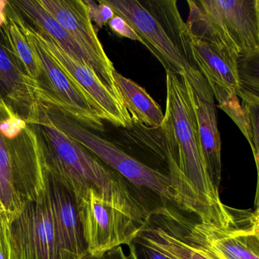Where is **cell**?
<instances>
[{
	"mask_svg": "<svg viewBox=\"0 0 259 259\" xmlns=\"http://www.w3.org/2000/svg\"><path fill=\"white\" fill-rule=\"evenodd\" d=\"M192 36L239 59L259 52V0H188Z\"/></svg>",
	"mask_w": 259,
	"mask_h": 259,
	"instance_id": "4",
	"label": "cell"
},
{
	"mask_svg": "<svg viewBox=\"0 0 259 259\" xmlns=\"http://www.w3.org/2000/svg\"><path fill=\"white\" fill-rule=\"evenodd\" d=\"M109 27L112 29L114 33L122 38H127L132 41H139L143 44L138 33L135 31L134 28L130 25L128 22L122 17L115 15L108 23Z\"/></svg>",
	"mask_w": 259,
	"mask_h": 259,
	"instance_id": "25",
	"label": "cell"
},
{
	"mask_svg": "<svg viewBox=\"0 0 259 259\" xmlns=\"http://www.w3.org/2000/svg\"><path fill=\"white\" fill-rule=\"evenodd\" d=\"M11 235L16 259H62L53 222L50 194L27 202L11 222Z\"/></svg>",
	"mask_w": 259,
	"mask_h": 259,
	"instance_id": "10",
	"label": "cell"
},
{
	"mask_svg": "<svg viewBox=\"0 0 259 259\" xmlns=\"http://www.w3.org/2000/svg\"><path fill=\"white\" fill-rule=\"evenodd\" d=\"M115 86L133 122L150 129L161 128L164 114L161 106L143 87L115 71Z\"/></svg>",
	"mask_w": 259,
	"mask_h": 259,
	"instance_id": "17",
	"label": "cell"
},
{
	"mask_svg": "<svg viewBox=\"0 0 259 259\" xmlns=\"http://www.w3.org/2000/svg\"><path fill=\"white\" fill-rule=\"evenodd\" d=\"M49 194L62 259L81 258L88 251L74 196L50 174Z\"/></svg>",
	"mask_w": 259,
	"mask_h": 259,
	"instance_id": "15",
	"label": "cell"
},
{
	"mask_svg": "<svg viewBox=\"0 0 259 259\" xmlns=\"http://www.w3.org/2000/svg\"><path fill=\"white\" fill-rule=\"evenodd\" d=\"M50 120L74 141L97 157L114 171L121 175L140 193L148 192L160 205H172L181 211V205L167 173L143 164L117 147L113 143L99 136L91 129L63 115L54 108L47 106Z\"/></svg>",
	"mask_w": 259,
	"mask_h": 259,
	"instance_id": "6",
	"label": "cell"
},
{
	"mask_svg": "<svg viewBox=\"0 0 259 259\" xmlns=\"http://www.w3.org/2000/svg\"><path fill=\"white\" fill-rule=\"evenodd\" d=\"M187 236L218 259H259V230L224 228L183 215Z\"/></svg>",
	"mask_w": 259,
	"mask_h": 259,
	"instance_id": "13",
	"label": "cell"
},
{
	"mask_svg": "<svg viewBox=\"0 0 259 259\" xmlns=\"http://www.w3.org/2000/svg\"><path fill=\"white\" fill-rule=\"evenodd\" d=\"M0 85L13 101L30 106L32 109L37 106L38 95L42 86L37 80L24 74L1 47Z\"/></svg>",
	"mask_w": 259,
	"mask_h": 259,
	"instance_id": "18",
	"label": "cell"
},
{
	"mask_svg": "<svg viewBox=\"0 0 259 259\" xmlns=\"http://www.w3.org/2000/svg\"><path fill=\"white\" fill-rule=\"evenodd\" d=\"M7 4H9V2L5 1V0H0V27L4 25L6 21H7L6 11H5Z\"/></svg>",
	"mask_w": 259,
	"mask_h": 259,
	"instance_id": "29",
	"label": "cell"
},
{
	"mask_svg": "<svg viewBox=\"0 0 259 259\" xmlns=\"http://www.w3.org/2000/svg\"><path fill=\"white\" fill-rule=\"evenodd\" d=\"M14 4L36 24L40 32L56 41L73 59L94 70L100 80L121 101L116 86L111 82L101 67L38 1L20 0L14 2Z\"/></svg>",
	"mask_w": 259,
	"mask_h": 259,
	"instance_id": "16",
	"label": "cell"
},
{
	"mask_svg": "<svg viewBox=\"0 0 259 259\" xmlns=\"http://www.w3.org/2000/svg\"><path fill=\"white\" fill-rule=\"evenodd\" d=\"M25 205L15 187L12 154L0 134V211L12 222Z\"/></svg>",
	"mask_w": 259,
	"mask_h": 259,
	"instance_id": "19",
	"label": "cell"
},
{
	"mask_svg": "<svg viewBox=\"0 0 259 259\" xmlns=\"http://www.w3.org/2000/svg\"><path fill=\"white\" fill-rule=\"evenodd\" d=\"M80 259H130V257L126 255L123 248L119 246L106 252L101 256H94L91 254L87 253Z\"/></svg>",
	"mask_w": 259,
	"mask_h": 259,
	"instance_id": "28",
	"label": "cell"
},
{
	"mask_svg": "<svg viewBox=\"0 0 259 259\" xmlns=\"http://www.w3.org/2000/svg\"><path fill=\"white\" fill-rule=\"evenodd\" d=\"M130 184L116 173L106 187H92L76 199L88 253L101 256L122 245L129 246L158 208Z\"/></svg>",
	"mask_w": 259,
	"mask_h": 259,
	"instance_id": "2",
	"label": "cell"
},
{
	"mask_svg": "<svg viewBox=\"0 0 259 259\" xmlns=\"http://www.w3.org/2000/svg\"><path fill=\"white\" fill-rule=\"evenodd\" d=\"M242 86L259 94V52L238 60Z\"/></svg>",
	"mask_w": 259,
	"mask_h": 259,
	"instance_id": "22",
	"label": "cell"
},
{
	"mask_svg": "<svg viewBox=\"0 0 259 259\" xmlns=\"http://www.w3.org/2000/svg\"><path fill=\"white\" fill-rule=\"evenodd\" d=\"M38 3L74 38L115 85V69L94 28L85 0H38Z\"/></svg>",
	"mask_w": 259,
	"mask_h": 259,
	"instance_id": "14",
	"label": "cell"
},
{
	"mask_svg": "<svg viewBox=\"0 0 259 259\" xmlns=\"http://www.w3.org/2000/svg\"><path fill=\"white\" fill-rule=\"evenodd\" d=\"M26 129V122L18 116L8 110L6 118L0 120V134L8 139L16 138Z\"/></svg>",
	"mask_w": 259,
	"mask_h": 259,
	"instance_id": "24",
	"label": "cell"
},
{
	"mask_svg": "<svg viewBox=\"0 0 259 259\" xmlns=\"http://www.w3.org/2000/svg\"><path fill=\"white\" fill-rule=\"evenodd\" d=\"M18 23L37 57L42 75L48 82L49 91L42 87L38 100L91 131L105 132L104 123L100 113L49 54L34 30L24 26L21 21Z\"/></svg>",
	"mask_w": 259,
	"mask_h": 259,
	"instance_id": "7",
	"label": "cell"
},
{
	"mask_svg": "<svg viewBox=\"0 0 259 259\" xmlns=\"http://www.w3.org/2000/svg\"><path fill=\"white\" fill-rule=\"evenodd\" d=\"M166 110L160 129L165 141L167 175L181 202V211L220 228L237 226L207 173L188 80L185 76L166 72Z\"/></svg>",
	"mask_w": 259,
	"mask_h": 259,
	"instance_id": "1",
	"label": "cell"
},
{
	"mask_svg": "<svg viewBox=\"0 0 259 259\" xmlns=\"http://www.w3.org/2000/svg\"><path fill=\"white\" fill-rule=\"evenodd\" d=\"M187 80L196 114L204 164L211 183L219 191L222 170V140L218 126L215 99L202 72L194 79Z\"/></svg>",
	"mask_w": 259,
	"mask_h": 259,
	"instance_id": "12",
	"label": "cell"
},
{
	"mask_svg": "<svg viewBox=\"0 0 259 259\" xmlns=\"http://www.w3.org/2000/svg\"><path fill=\"white\" fill-rule=\"evenodd\" d=\"M191 44L193 59L211 86L218 106L229 116L247 139V119L238 97L243 87L239 74L238 58L226 49L192 35Z\"/></svg>",
	"mask_w": 259,
	"mask_h": 259,
	"instance_id": "8",
	"label": "cell"
},
{
	"mask_svg": "<svg viewBox=\"0 0 259 259\" xmlns=\"http://www.w3.org/2000/svg\"><path fill=\"white\" fill-rule=\"evenodd\" d=\"M44 48L80 92L95 106L103 121L116 127L130 128L133 122L122 102L90 67L73 59L50 36L34 30Z\"/></svg>",
	"mask_w": 259,
	"mask_h": 259,
	"instance_id": "9",
	"label": "cell"
},
{
	"mask_svg": "<svg viewBox=\"0 0 259 259\" xmlns=\"http://www.w3.org/2000/svg\"><path fill=\"white\" fill-rule=\"evenodd\" d=\"M128 246L130 259H170L135 240Z\"/></svg>",
	"mask_w": 259,
	"mask_h": 259,
	"instance_id": "26",
	"label": "cell"
},
{
	"mask_svg": "<svg viewBox=\"0 0 259 259\" xmlns=\"http://www.w3.org/2000/svg\"><path fill=\"white\" fill-rule=\"evenodd\" d=\"M6 36L15 56L24 65L27 76L37 80L42 74L40 64L18 21L14 20L10 15L6 21Z\"/></svg>",
	"mask_w": 259,
	"mask_h": 259,
	"instance_id": "20",
	"label": "cell"
},
{
	"mask_svg": "<svg viewBox=\"0 0 259 259\" xmlns=\"http://www.w3.org/2000/svg\"><path fill=\"white\" fill-rule=\"evenodd\" d=\"M242 106L246 113L249 127V140L255 158L257 169L256 192H255L254 213L259 211V94L242 87L238 93Z\"/></svg>",
	"mask_w": 259,
	"mask_h": 259,
	"instance_id": "21",
	"label": "cell"
},
{
	"mask_svg": "<svg viewBox=\"0 0 259 259\" xmlns=\"http://www.w3.org/2000/svg\"><path fill=\"white\" fill-rule=\"evenodd\" d=\"M103 1L129 23L166 72L193 79L200 71L193 59L191 34L176 0Z\"/></svg>",
	"mask_w": 259,
	"mask_h": 259,
	"instance_id": "3",
	"label": "cell"
},
{
	"mask_svg": "<svg viewBox=\"0 0 259 259\" xmlns=\"http://www.w3.org/2000/svg\"><path fill=\"white\" fill-rule=\"evenodd\" d=\"M41 116L37 111L32 121L41 127L47 168L53 179L67 189L75 200L92 187L110 183L116 172L58 127L47 110H42Z\"/></svg>",
	"mask_w": 259,
	"mask_h": 259,
	"instance_id": "5",
	"label": "cell"
},
{
	"mask_svg": "<svg viewBox=\"0 0 259 259\" xmlns=\"http://www.w3.org/2000/svg\"><path fill=\"white\" fill-rule=\"evenodd\" d=\"M11 222L0 211V259H16L11 235Z\"/></svg>",
	"mask_w": 259,
	"mask_h": 259,
	"instance_id": "23",
	"label": "cell"
},
{
	"mask_svg": "<svg viewBox=\"0 0 259 259\" xmlns=\"http://www.w3.org/2000/svg\"><path fill=\"white\" fill-rule=\"evenodd\" d=\"M87 6H88V12H89L90 18L91 21H94L96 25L98 27H102L106 25L103 15H102L101 8L100 4H97L95 1L93 0H85Z\"/></svg>",
	"mask_w": 259,
	"mask_h": 259,
	"instance_id": "27",
	"label": "cell"
},
{
	"mask_svg": "<svg viewBox=\"0 0 259 259\" xmlns=\"http://www.w3.org/2000/svg\"><path fill=\"white\" fill-rule=\"evenodd\" d=\"M170 259H218L187 236L180 210L158 207L135 239Z\"/></svg>",
	"mask_w": 259,
	"mask_h": 259,
	"instance_id": "11",
	"label": "cell"
},
{
	"mask_svg": "<svg viewBox=\"0 0 259 259\" xmlns=\"http://www.w3.org/2000/svg\"><path fill=\"white\" fill-rule=\"evenodd\" d=\"M249 220H250V225L252 228L259 230V211L257 213H253L251 215Z\"/></svg>",
	"mask_w": 259,
	"mask_h": 259,
	"instance_id": "30",
	"label": "cell"
}]
</instances>
